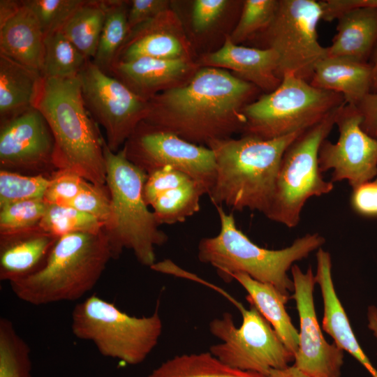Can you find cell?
Here are the masks:
<instances>
[{"label":"cell","instance_id":"1f68e13d","mask_svg":"<svg viewBox=\"0 0 377 377\" xmlns=\"http://www.w3.org/2000/svg\"><path fill=\"white\" fill-rule=\"evenodd\" d=\"M31 349L8 318H0V377H31Z\"/></svg>","mask_w":377,"mask_h":377},{"label":"cell","instance_id":"ab89813d","mask_svg":"<svg viewBox=\"0 0 377 377\" xmlns=\"http://www.w3.org/2000/svg\"><path fill=\"white\" fill-rule=\"evenodd\" d=\"M193 179L184 172L170 167L156 170L147 175L144 186V198L148 206L162 193ZM196 181V180H195Z\"/></svg>","mask_w":377,"mask_h":377},{"label":"cell","instance_id":"7402d4cb","mask_svg":"<svg viewBox=\"0 0 377 377\" xmlns=\"http://www.w3.org/2000/svg\"><path fill=\"white\" fill-rule=\"evenodd\" d=\"M309 83L339 93L346 104L357 106L371 92V66L347 57H325L316 64Z\"/></svg>","mask_w":377,"mask_h":377},{"label":"cell","instance_id":"e0dca14e","mask_svg":"<svg viewBox=\"0 0 377 377\" xmlns=\"http://www.w3.org/2000/svg\"><path fill=\"white\" fill-rule=\"evenodd\" d=\"M193 57L180 19L169 8L129 32L114 64L140 58L194 60Z\"/></svg>","mask_w":377,"mask_h":377},{"label":"cell","instance_id":"30bf717a","mask_svg":"<svg viewBox=\"0 0 377 377\" xmlns=\"http://www.w3.org/2000/svg\"><path fill=\"white\" fill-rule=\"evenodd\" d=\"M230 300L242 313V325L237 327L228 312L213 319L209 331L222 342L211 346L209 352L231 368L263 376L289 366L295 355L269 323L254 306L246 309L232 297Z\"/></svg>","mask_w":377,"mask_h":377},{"label":"cell","instance_id":"ffe728a7","mask_svg":"<svg viewBox=\"0 0 377 377\" xmlns=\"http://www.w3.org/2000/svg\"><path fill=\"white\" fill-rule=\"evenodd\" d=\"M332 267L330 253L322 248L318 249L315 279L320 286L323 301V330L332 337L339 348L348 352L364 367L372 377H377V370L360 347L337 295Z\"/></svg>","mask_w":377,"mask_h":377},{"label":"cell","instance_id":"7dc6e473","mask_svg":"<svg viewBox=\"0 0 377 377\" xmlns=\"http://www.w3.org/2000/svg\"><path fill=\"white\" fill-rule=\"evenodd\" d=\"M265 377H311L304 374L294 365L288 366L281 369H274L265 376Z\"/></svg>","mask_w":377,"mask_h":377},{"label":"cell","instance_id":"d4e9b609","mask_svg":"<svg viewBox=\"0 0 377 377\" xmlns=\"http://www.w3.org/2000/svg\"><path fill=\"white\" fill-rule=\"evenodd\" d=\"M45 38L35 15L22 3L17 13L0 27V54L40 73Z\"/></svg>","mask_w":377,"mask_h":377},{"label":"cell","instance_id":"f35d334b","mask_svg":"<svg viewBox=\"0 0 377 377\" xmlns=\"http://www.w3.org/2000/svg\"><path fill=\"white\" fill-rule=\"evenodd\" d=\"M85 180L72 170H56L50 175L43 200L48 205L69 206L82 190Z\"/></svg>","mask_w":377,"mask_h":377},{"label":"cell","instance_id":"603a6c76","mask_svg":"<svg viewBox=\"0 0 377 377\" xmlns=\"http://www.w3.org/2000/svg\"><path fill=\"white\" fill-rule=\"evenodd\" d=\"M337 20V34L326 47V57H347L368 62L377 45V8L349 9Z\"/></svg>","mask_w":377,"mask_h":377},{"label":"cell","instance_id":"52a82bcc","mask_svg":"<svg viewBox=\"0 0 377 377\" xmlns=\"http://www.w3.org/2000/svg\"><path fill=\"white\" fill-rule=\"evenodd\" d=\"M162 330L158 308L149 316H133L96 294L77 303L71 314L75 337L93 343L103 356L129 365L140 364L147 357Z\"/></svg>","mask_w":377,"mask_h":377},{"label":"cell","instance_id":"277c9868","mask_svg":"<svg viewBox=\"0 0 377 377\" xmlns=\"http://www.w3.org/2000/svg\"><path fill=\"white\" fill-rule=\"evenodd\" d=\"M110 259L104 229L70 233L57 239L38 270L9 283L18 299L32 305L77 301L94 288Z\"/></svg>","mask_w":377,"mask_h":377},{"label":"cell","instance_id":"4316f807","mask_svg":"<svg viewBox=\"0 0 377 377\" xmlns=\"http://www.w3.org/2000/svg\"><path fill=\"white\" fill-rule=\"evenodd\" d=\"M105 20L92 62L109 75L117 55L129 33L130 1L104 0Z\"/></svg>","mask_w":377,"mask_h":377},{"label":"cell","instance_id":"83f0119b","mask_svg":"<svg viewBox=\"0 0 377 377\" xmlns=\"http://www.w3.org/2000/svg\"><path fill=\"white\" fill-rule=\"evenodd\" d=\"M147 377H265L231 368L209 352L175 356L154 369Z\"/></svg>","mask_w":377,"mask_h":377},{"label":"cell","instance_id":"ac0fdd59","mask_svg":"<svg viewBox=\"0 0 377 377\" xmlns=\"http://www.w3.org/2000/svg\"><path fill=\"white\" fill-rule=\"evenodd\" d=\"M200 68L195 60L140 58L114 64L110 75L148 101L159 93L185 85Z\"/></svg>","mask_w":377,"mask_h":377},{"label":"cell","instance_id":"d6986e66","mask_svg":"<svg viewBox=\"0 0 377 377\" xmlns=\"http://www.w3.org/2000/svg\"><path fill=\"white\" fill-rule=\"evenodd\" d=\"M197 61L200 67L230 70L265 94L274 91L281 82L276 75L279 57L274 50L235 44L229 35L219 50L204 54Z\"/></svg>","mask_w":377,"mask_h":377},{"label":"cell","instance_id":"5bb4252c","mask_svg":"<svg viewBox=\"0 0 377 377\" xmlns=\"http://www.w3.org/2000/svg\"><path fill=\"white\" fill-rule=\"evenodd\" d=\"M357 108L344 103L337 112L339 131L335 143L325 139L319 148L320 172L332 170L331 182L347 180L352 188L377 176V139L362 128Z\"/></svg>","mask_w":377,"mask_h":377},{"label":"cell","instance_id":"c3c4849f","mask_svg":"<svg viewBox=\"0 0 377 377\" xmlns=\"http://www.w3.org/2000/svg\"><path fill=\"white\" fill-rule=\"evenodd\" d=\"M368 327L372 331L377 341V307L369 306L367 309Z\"/></svg>","mask_w":377,"mask_h":377},{"label":"cell","instance_id":"681fc988","mask_svg":"<svg viewBox=\"0 0 377 377\" xmlns=\"http://www.w3.org/2000/svg\"><path fill=\"white\" fill-rule=\"evenodd\" d=\"M370 65L372 69V84L371 92H377V45L370 58Z\"/></svg>","mask_w":377,"mask_h":377},{"label":"cell","instance_id":"d590c367","mask_svg":"<svg viewBox=\"0 0 377 377\" xmlns=\"http://www.w3.org/2000/svg\"><path fill=\"white\" fill-rule=\"evenodd\" d=\"M37 19L45 37L59 31L84 0H22Z\"/></svg>","mask_w":377,"mask_h":377},{"label":"cell","instance_id":"f6af8a7d","mask_svg":"<svg viewBox=\"0 0 377 377\" xmlns=\"http://www.w3.org/2000/svg\"><path fill=\"white\" fill-rule=\"evenodd\" d=\"M356 107L362 117V128L377 139V92L369 93Z\"/></svg>","mask_w":377,"mask_h":377},{"label":"cell","instance_id":"bcb514c9","mask_svg":"<svg viewBox=\"0 0 377 377\" xmlns=\"http://www.w3.org/2000/svg\"><path fill=\"white\" fill-rule=\"evenodd\" d=\"M22 7V0H0V27L15 15Z\"/></svg>","mask_w":377,"mask_h":377},{"label":"cell","instance_id":"74e56055","mask_svg":"<svg viewBox=\"0 0 377 377\" xmlns=\"http://www.w3.org/2000/svg\"><path fill=\"white\" fill-rule=\"evenodd\" d=\"M69 206L93 216L104 225V228L110 222L111 199L106 186L85 180L82 190Z\"/></svg>","mask_w":377,"mask_h":377},{"label":"cell","instance_id":"5b68a950","mask_svg":"<svg viewBox=\"0 0 377 377\" xmlns=\"http://www.w3.org/2000/svg\"><path fill=\"white\" fill-rule=\"evenodd\" d=\"M220 220L217 235L202 238L198 246V258L209 264L226 281L232 276L243 273L260 282L274 286L284 296L294 290L288 271L297 261L306 258L325 244L318 232L307 233L284 249L271 250L253 243L236 225L232 214L223 206H216Z\"/></svg>","mask_w":377,"mask_h":377},{"label":"cell","instance_id":"cb8c5ba5","mask_svg":"<svg viewBox=\"0 0 377 377\" xmlns=\"http://www.w3.org/2000/svg\"><path fill=\"white\" fill-rule=\"evenodd\" d=\"M40 72L0 54V123L35 108L43 82Z\"/></svg>","mask_w":377,"mask_h":377},{"label":"cell","instance_id":"ba28073f","mask_svg":"<svg viewBox=\"0 0 377 377\" xmlns=\"http://www.w3.org/2000/svg\"><path fill=\"white\" fill-rule=\"evenodd\" d=\"M344 103L341 94L316 88L287 73L274 91L242 109V133L262 140L279 138L313 126Z\"/></svg>","mask_w":377,"mask_h":377},{"label":"cell","instance_id":"8d00e7d4","mask_svg":"<svg viewBox=\"0 0 377 377\" xmlns=\"http://www.w3.org/2000/svg\"><path fill=\"white\" fill-rule=\"evenodd\" d=\"M47 204L44 200L14 202L0 208V234H8L38 226Z\"/></svg>","mask_w":377,"mask_h":377},{"label":"cell","instance_id":"2e32d148","mask_svg":"<svg viewBox=\"0 0 377 377\" xmlns=\"http://www.w3.org/2000/svg\"><path fill=\"white\" fill-rule=\"evenodd\" d=\"M54 149L52 131L36 108L1 124V170L45 175L56 170Z\"/></svg>","mask_w":377,"mask_h":377},{"label":"cell","instance_id":"4dcf8cb0","mask_svg":"<svg viewBox=\"0 0 377 377\" xmlns=\"http://www.w3.org/2000/svg\"><path fill=\"white\" fill-rule=\"evenodd\" d=\"M88 61L59 30L45 38L40 73L43 78L65 79L77 77Z\"/></svg>","mask_w":377,"mask_h":377},{"label":"cell","instance_id":"e575fe53","mask_svg":"<svg viewBox=\"0 0 377 377\" xmlns=\"http://www.w3.org/2000/svg\"><path fill=\"white\" fill-rule=\"evenodd\" d=\"M279 0H246L238 23L230 34L231 40L239 45L253 38L271 23Z\"/></svg>","mask_w":377,"mask_h":377},{"label":"cell","instance_id":"8fae6325","mask_svg":"<svg viewBox=\"0 0 377 377\" xmlns=\"http://www.w3.org/2000/svg\"><path fill=\"white\" fill-rule=\"evenodd\" d=\"M322 8L316 0H279L275 15L261 36L264 48L279 57L277 76L287 73L310 82L316 64L326 57V47L318 40ZM255 36L253 38H255Z\"/></svg>","mask_w":377,"mask_h":377},{"label":"cell","instance_id":"ee69618b","mask_svg":"<svg viewBox=\"0 0 377 377\" xmlns=\"http://www.w3.org/2000/svg\"><path fill=\"white\" fill-rule=\"evenodd\" d=\"M322 20L331 22L343 12L357 7L377 8V0H325L320 1Z\"/></svg>","mask_w":377,"mask_h":377},{"label":"cell","instance_id":"f1b7e54d","mask_svg":"<svg viewBox=\"0 0 377 377\" xmlns=\"http://www.w3.org/2000/svg\"><path fill=\"white\" fill-rule=\"evenodd\" d=\"M104 20L103 1L84 0L61 31L87 59L92 61Z\"/></svg>","mask_w":377,"mask_h":377},{"label":"cell","instance_id":"6da1fadb","mask_svg":"<svg viewBox=\"0 0 377 377\" xmlns=\"http://www.w3.org/2000/svg\"><path fill=\"white\" fill-rule=\"evenodd\" d=\"M260 90L228 71L200 67L185 85L148 100L143 121L201 146L242 131V109Z\"/></svg>","mask_w":377,"mask_h":377},{"label":"cell","instance_id":"3957f363","mask_svg":"<svg viewBox=\"0 0 377 377\" xmlns=\"http://www.w3.org/2000/svg\"><path fill=\"white\" fill-rule=\"evenodd\" d=\"M35 108L53 134L56 170H70L89 182L106 186L105 140L84 105L79 76L43 78Z\"/></svg>","mask_w":377,"mask_h":377},{"label":"cell","instance_id":"4fadbf2b","mask_svg":"<svg viewBox=\"0 0 377 377\" xmlns=\"http://www.w3.org/2000/svg\"><path fill=\"white\" fill-rule=\"evenodd\" d=\"M122 149L128 160L147 175L156 170L170 167L202 184L208 193L214 185L216 163L210 148L189 142L143 121Z\"/></svg>","mask_w":377,"mask_h":377},{"label":"cell","instance_id":"60d3db41","mask_svg":"<svg viewBox=\"0 0 377 377\" xmlns=\"http://www.w3.org/2000/svg\"><path fill=\"white\" fill-rule=\"evenodd\" d=\"M229 4L226 0H195L191 13L193 29L202 33L211 28Z\"/></svg>","mask_w":377,"mask_h":377},{"label":"cell","instance_id":"836d02e7","mask_svg":"<svg viewBox=\"0 0 377 377\" xmlns=\"http://www.w3.org/2000/svg\"><path fill=\"white\" fill-rule=\"evenodd\" d=\"M50 177L0 170V208L26 200H43Z\"/></svg>","mask_w":377,"mask_h":377},{"label":"cell","instance_id":"b9f144b4","mask_svg":"<svg viewBox=\"0 0 377 377\" xmlns=\"http://www.w3.org/2000/svg\"><path fill=\"white\" fill-rule=\"evenodd\" d=\"M170 1L167 0L130 1L128 13L129 32L136 27L152 20L170 8Z\"/></svg>","mask_w":377,"mask_h":377},{"label":"cell","instance_id":"f546056e","mask_svg":"<svg viewBox=\"0 0 377 377\" xmlns=\"http://www.w3.org/2000/svg\"><path fill=\"white\" fill-rule=\"evenodd\" d=\"M206 188L195 180L172 187L160 194L150 205L159 225L185 221L200 209V198Z\"/></svg>","mask_w":377,"mask_h":377},{"label":"cell","instance_id":"f907efd6","mask_svg":"<svg viewBox=\"0 0 377 377\" xmlns=\"http://www.w3.org/2000/svg\"><path fill=\"white\" fill-rule=\"evenodd\" d=\"M375 181L377 182V177L376 178Z\"/></svg>","mask_w":377,"mask_h":377},{"label":"cell","instance_id":"d6a6232c","mask_svg":"<svg viewBox=\"0 0 377 377\" xmlns=\"http://www.w3.org/2000/svg\"><path fill=\"white\" fill-rule=\"evenodd\" d=\"M38 226L59 238L74 232H98L104 225L93 216L70 206L48 205Z\"/></svg>","mask_w":377,"mask_h":377},{"label":"cell","instance_id":"7a4b0ae2","mask_svg":"<svg viewBox=\"0 0 377 377\" xmlns=\"http://www.w3.org/2000/svg\"><path fill=\"white\" fill-rule=\"evenodd\" d=\"M303 131L273 140L242 135L209 142L207 147L214 152L216 163L214 183L208 193L213 205L258 211L265 216L282 156Z\"/></svg>","mask_w":377,"mask_h":377},{"label":"cell","instance_id":"484cf974","mask_svg":"<svg viewBox=\"0 0 377 377\" xmlns=\"http://www.w3.org/2000/svg\"><path fill=\"white\" fill-rule=\"evenodd\" d=\"M247 292L246 300L269 323L284 345L294 354L299 344V333L288 314L285 304L289 300L274 286L260 282L243 273L232 276Z\"/></svg>","mask_w":377,"mask_h":377},{"label":"cell","instance_id":"8992f818","mask_svg":"<svg viewBox=\"0 0 377 377\" xmlns=\"http://www.w3.org/2000/svg\"><path fill=\"white\" fill-rule=\"evenodd\" d=\"M103 152L112 205L111 220L104 230L112 258L130 249L141 265L151 267L156 263L155 248L168 237L144 198L147 174L128 160L123 149L112 151L104 141Z\"/></svg>","mask_w":377,"mask_h":377},{"label":"cell","instance_id":"44dd1931","mask_svg":"<svg viewBox=\"0 0 377 377\" xmlns=\"http://www.w3.org/2000/svg\"><path fill=\"white\" fill-rule=\"evenodd\" d=\"M57 239L39 226L0 234V280L10 283L38 270Z\"/></svg>","mask_w":377,"mask_h":377},{"label":"cell","instance_id":"9a60e30c","mask_svg":"<svg viewBox=\"0 0 377 377\" xmlns=\"http://www.w3.org/2000/svg\"><path fill=\"white\" fill-rule=\"evenodd\" d=\"M300 319L298 348L294 366L311 377H340L343 364V350L334 343H328L319 325L313 300L315 275L311 267L304 272L297 265L291 267Z\"/></svg>","mask_w":377,"mask_h":377},{"label":"cell","instance_id":"7c38bea8","mask_svg":"<svg viewBox=\"0 0 377 377\" xmlns=\"http://www.w3.org/2000/svg\"><path fill=\"white\" fill-rule=\"evenodd\" d=\"M84 105L96 124L103 126L106 144L118 151L149 111L148 101L89 60L79 75Z\"/></svg>","mask_w":377,"mask_h":377},{"label":"cell","instance_id":"7bdbcfd3","mask_svg":"<svg viewBox=\"0 0 377 377\" xmlns=\"http://www.w3.org/2000/svg\"><path fill=\"white\" fill-rule=\"evenodd\" d=\"M350 202L358 214L377 216V182H368L353 188Z\"/></svg>","mask_w":377,"mask_h":377},{"label":"cell","instance_id":"9c48e42d","mask_svg":"<svg viewBox=\"0 0 377 377\" xmlns=\"http://www.w3.org/2000/svg\"><path fill=\"white\" fill-rule=\"evenodd\" d=\"M337 109L302 132L286 149L279 168L271 205L265 214L287 228L296 227L306 201L330 193L334 183L323 179L318 151L335 125Z\"/></svg>","mask_w":377,"mask_h":377}]
</instances>
